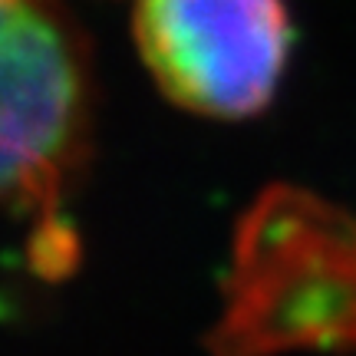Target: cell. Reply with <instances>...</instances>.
Returning a JSON list of instances; mask_svg holds the SVG:
<instances>
[{
    "mask_svg": "<svg viewBox=\"0 0 356 356\" xmlns=\"http://www.w3.org/2000/svg\"><path fill=\"white\" fill-rule=\"evenodd\" d=\"M356 353V218L291 185L261 191L234 234L211 356Z\"/></svg>",
    "mask_w": 356,
    "mask_h": 356,
    "instance_id": "1",
    "label": "cell"
},
{
    "mask_svg": "<svg viewBox=\"0 0 356 356\" xmlns=\"http://www.w3.org/2000/svg\"><path fill=\"white\" fill-rule=\"evenodd\" d=\"M92 122L89 56L60 10L0 0V204L53 215Z\"/></svg>",
    "mask_w": 356,
    "mask_h": 356,
    "instance_id": "2",
    "label": "cell"
},
{
    "mask_svg": "<svg viewBox=\"0 0 356 356\" xmlns=\"http://www.w3.org/2000/svg\"><path fill=\"white\" fill-rule=\"evenodd\" d=\"M132 37L155 86L204 119H248L274 99L291 56L284 0H136Z\"/></svg>",
    "mask_w": 356,
    "mask_h": 356,
    "instance_id": "3",
    "label": "cell"
},
{
    "mask_svg": "<svg viewBox=\"0 0 356 356\" xmlns=\"http://www.w3.org/2000/svg\"><path fill=\"white\" fill-rule=\"evenodd\" d=\"M10 3H37V0H10Z\"/></svg>",
    "mask_w": 356,
    "mask_h": 356,
    "instance_id": "4",
    "label": "cell"
}]
</instances>
